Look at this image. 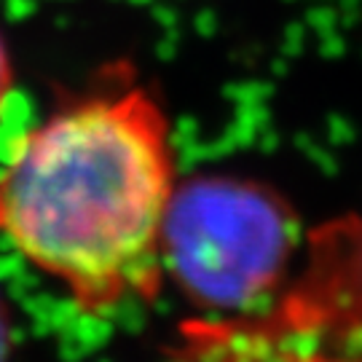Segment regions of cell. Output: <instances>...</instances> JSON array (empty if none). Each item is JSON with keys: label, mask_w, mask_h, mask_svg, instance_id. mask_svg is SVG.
I'll list each match as a JSON object with an SVG mask.
<instances>
[{"label": "cell", "mask_w": 362, "mask_h": 362, "mask_svg": "<svg viewBox=\"0 0 362 362\" xmlns=\"http://www.w3.org/2000/svg\"><path fill=\"white\" fill-rule=\"evenodd\" d=\"M8 336H11V330H8V314H6L3 300H0V362H6V354H8Z\"/></svg>", "instance_id": "cell-4"}, {"label": "cell", "mask_w": 362, "mask_h": 362, "mask_svg": "<svg viewBox=\"0 0 362 362\" xmlns=\"http://www.w3.org/2000/svg\"><path fill=\"white\" fill-rule=\"evenodd\" d=\"M11 62H8V52H6V46H3V40H0V113H3V107L8 103V94H11Z\"/></svg>", "instance_id": "cell-3"}, {"label": "cell", "mask_w": 362, "mask_h": 362, "mask_svg": "<svg viewBox=\"0 0 362 362\" xmlns=\"http://www.w3.org/2000/svg\"><path fill=\"white\" fill-rule=\"evenodd\" d=\"M175 188L169 124L153 97H89L16 143L0 172V236L89 314L151 300Z\"/></svg>", "instance_id": "cell-1"}, {"label": "cell", "mask_w": 362, "mask_h": 362, "mask_svg": "<svg viewBox=\"0 0 362 362\" xmlns=\"http://www.w3.org/2000/svg\"><path fill=\"white\" fill-rule=\"evenodd\" d=\"M293 218L252 182L207 177L177 185L164 223V274L209 309H247L279 285Z\"/></svg>", "instance_id": "cell-2"}, {"label": "cell", "mask_w": 362, "mask_h": 362, "mask_svg": "<svg viewBox=\"0 0 362 362\" xmlns=\"http://www.w3.org/2000/svg\"><path fill=\"white\" fill-rule=\"evenodd\" d=\"M360 266H362V252H360Z\"/></svg>", "instance_id": "cell-5"}]
</instances>
